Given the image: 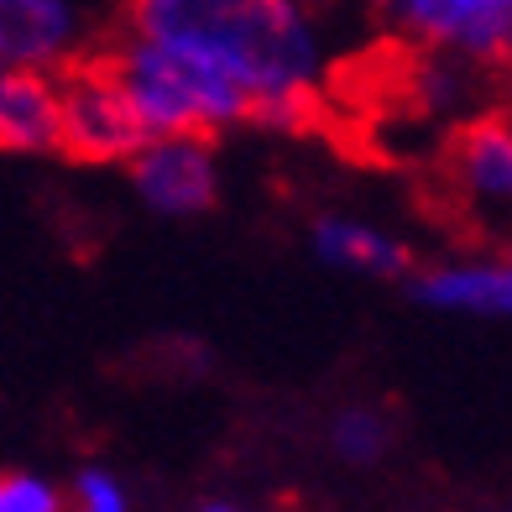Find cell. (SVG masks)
Returning <instances> with one entry per match:
<instances>
[{
	"label": "cell",
	"instance_id": "cell-12",
	"mask_svg": "<svg viewBox=\"0 0 512 512\" xmlns=\"http://www.w3.org/2000/svg\"><path fill=\"white\" fill-rule=\"evenodd\" d=\"M330 450L351 465V471H371L392 450V413L377 403H351L330 418Z\"/></svg>",
	"mask_w": 512,
	"mask_h": 512
},
{
	"label": "cell",
	"instance_id": "cell-8",
	"mask_svg": "<svg viewBox=\"0 0 512 512\" xmlns=\"http://www.w3.org/2000/svg\"><path fill=\"white\" fill-rule=\"evenodd\" d=\"M408 293L434 314L507 319L512 314V267L507 256H450L408 272Z\"/></svg>",
	"mask_w": 512,
	"mask_h": 512
},
{
	"label": "cell",
	"instance_id": "cell-13",
	"mask_svg": "<svg viewBox=\"0 0 512 512\" xmlns=\"http://www.w3.org/2000/svg\"><path fill=\"white\" fill-rule=\"evenodd\" d=\"M68 497H74L79 512H126L131 507V486L126 476H115L110 465H84L68 486Z\"/></svg>",
	"mask_w": 512,
	"mask_h": 512
},
{
	"label": "cell",
	"instance_id": "cell-7",
	"mask_svg": "<svg viewBox=\"0 0 512 512\" xmlns=\"http://www.w3.org/2000/svg\"><path fill=\"white\" fill-rule=\"evenodd\" d=\"M445 178L465 209L497 220L512 204V126L497 110L460 115L445 136Z\"/></svg>",
	"mask_w": 512,
	"mask_h": 512
},
{
	"label": "cell",
	"instance_id": "cell-10",
	"mask_svg": "<svg viewBox=\"0 0 512 512\" xmlns=\"http://www.w3.org/2000/svg\"><path fill=\"white\" fill-rule=\"evenodd\" d=\"M0 152H58V74L0 58Z\"/></svg>",
	"mask_w": 512,
	"mask_h": 512
},
{
	"label": "cell",
	"instance_id": "cell-1",
	"mask_svg": "<svg viewBox=\"0 0 512 512\" xmlns=\"http://www.w3.org/2000/svg\"><path fill=\"white\" fill-rule=\"evenodd\" d=\"M126 32H142L220 74L251 100V126L298 131L335 74V32L314 0H126Z\"/></svg>",
	"mask_w": 512,
	"mask_h": 512
},
{
	"label": "cell",
	"instance_id": "cell-6",
	"mask_svg": "<svg viewBox=\"0 0 512 512\" xmlns=\"http://www.w3.org/2000/svg\"><path fill=\"white\" fill-rule=\"evenodd\" d=\"M126 173H131L136 199L152 215L199 220L220 204V152H215V136H204V131L147 136L126 157Z\"/></svg>",
	"mask_w": 512,
	"mask_h": 512
},
{
	"label": "cell",
	"instance_id": "cell-2",
	"mask_svg": "<svg viewBox=\"0 0 512 512\" xmlns=\"http://www.w3.org/2000/svg\"><path fill=\"white\" fill-rule=\"evenodd\" d=\"M105 63L121 79L147 136H168V131L220 136V131L251 126V100L215 63L194 58L189 48H173V42H157V37L121 27L105 42Z\"/></svg>",
	"mask_w": 512,
	"mask_h": 512
},
{
	"label": "cell",
	"instance_id": "cell-3",
	"mask_svg": "<svg viewBox=\"0 0 512 512\" xmlns=\"http://www.w3.org/2000/svg\"><path fill=\"white\" fill-rule=\"evenodd\" d=\"M126 0H0V58L63 74L121 32Z\"/></svg>",
	"mask_w": 512,
	"mask_h": 512
},
{
	"label": "cell",
	"instance_id": "cell-11",
	"mask_svg": "<svg viewBox=\"0 0 512 512\" xmlns=\"http://www.w3.org/2000/svg\"><path fill=\"white\" fill-rule=\"evenodd\" d=\"M486 84H492V68L465 63L455 53H418L413 74H408V95H413V110L424 115V121L455 126L460 115L481 110Z\"/></svg>",
	"mask_w": 512,
	"mask_h": 512
},
{
	"label": "cell",
	"instance_id": "cell-9",
	"mask_svg": "<svg viewBox=\"0 0 512 512\" xmlns=\"http://www.w3.org/2000/svg\"><path fill=\"white\" fill-rule=\"evenodd\" d=\"M309 251L335 272L377 277V283H398L413 272V246L377 220L361 215H319L309 225Z\"/></svg>",
	"mask_w": 512,
	"mask_h": 512
},
{
	"label": "cell",
	"instance_id": "cell-4",
	"mask_svg": "<svg viewBox=\"0 0 512 512\" xmlns=\"http://www.w3.org/2000/svg\"><path fill=\"white\" fill-rule=\"evenodd\" d=\"M147 142L142 121L126 100L121 79L110 74L105 48L58 74V152L89 168H115Z\"/></svg>",
	"mask_w": 512,
	"mask_h": 512
},
{
	"label": "cell",
	"instance_id": "cell-14",
	"mask_svg": "<svg viewBox=\"0 0 512 512\" xmlns=\"http://www.w3.org/2000/svg\"><path fill=\"white\" fill-rule=\"evenodd\" d=\"M63 486L32 471H0V512H58Z\"/></svg>",
	"mask_w": 512,
	"mask_h": 512
},
{
	"label": "cell",
	"instance_id": "cell-5",
	"mask_svg": "<svg viewBox=\"0 0 512 512\" xmlns=\"http://www.w3.org/2000/svg\"><path fill=\"white\" fill-rule=\"evenodd\" d=\"M377 16L413 53H455L492 74L512 53V0H377Z\"/></svg>",
	"mask_w": 512,
	"mask_h": 512
}]
</instances>
